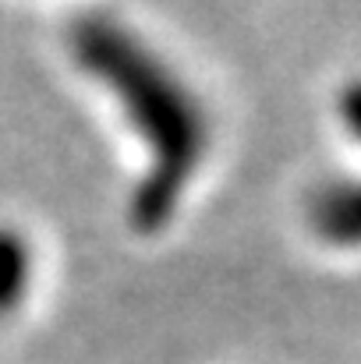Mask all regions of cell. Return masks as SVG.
<instances>
[{
    "mask_svg": "<svg viewBox=\"0 0 361 364\" xmlns=\"http://www.w3.org/2000/svg\"><path fill=\"white\" fill-rule=\"evenodd\" d=\"M71 53L75 64L107 89L142 141L145 173L131 188L127 220L138 234L156 237L174 223L213 149L209 114L184 75L117 18L89 14L75 21Z\"/></svg>",
    "mask_w": 361,
    "mask_h": 364,
    "instance_id": "obj_1",
    "label": "cell"
},
{
    "mask_svg": "<svg viewBox=\"0 0 361 364\" xmlns=\"http://www.w3.org/2000/svg\"><path fill=\"white\" fill-rule=\"evenodd\" d=\"M305 223L333 251H361V177L323 181L308 195Z\"/></svg>",
    "mask_w": 361,
    "mask_h": 364,
    "instance_id": "obj_2",
    "label": "cell"
},
{
    "mask_svg": "<svg viewBox=\"0 0 361 364\" xmlns=\"http://www.w3.org/2000/svg\"><path fill=\"white\" fill-rule=\"evenodd\" d=\"M32 283V247L28 241L11 230L0 227V315L14 311Z\"/></svg>",
    "mask_w": 361,
    "mask_h": 364,
    "instance_id": "obj_3",
    "label": "cell"
},
{
    "mask_svg": "<svg viewBox=\"0 0 361 364\" xmlns=\"http://www.w3.org/2000/svg\"><path fill=\"white\" fill-rule=\"evenodd\" d=\"M333 110H337V124L344 127V134L361 145V75L358 78H347L337 89Z\"/></svg>",
    "mask_w": 361,
    "mask_h": 364,
    "instance_id": "obj_4",
    "label": "cell"
}]
</instances>
